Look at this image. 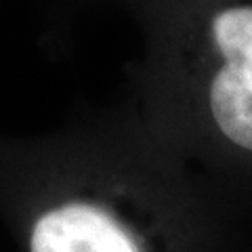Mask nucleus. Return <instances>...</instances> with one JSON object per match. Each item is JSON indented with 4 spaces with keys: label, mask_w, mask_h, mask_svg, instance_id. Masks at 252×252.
I'll list each match as a JSON object with an SVG mask.
<instances>
[{
    "label": "nucleus",
    "mask_w": 252,
    "mask_h": 252,
    "mask_svg": "<svg viewBox=\"0 0 252 252\" xmlns=\"http://www.w3.org/2000/svg\"><path fill=\"white\" fill-rule=\"evenodd\" d=\"M30 252H143V248L105 206L69 200L38 215L30 231Z\"/></svg>",
    "instance_id": "2"
},
{
    "label": "nucleus",
    "mask_w": 252,
    "mask_h": 252,
    "mask_svg": "<svg viewBox=\"0 0 252 252\" xmlns=\"http://www.w3.org/2000/svg\"><path fill=\"white\" fill-rule=\"evenodd\" d=\"M206 103L219 132L252 154V2L223 4L206 26Z\"/></svg>",
    "instance_id": "1"
}]
</instances>
